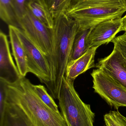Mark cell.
<instances>
[{
  "label": "cell",
  "instance_id": "6da1fadb",
  "mask_svg": "<svg viewBox=\"0 0 126 126\" xmlns=\"http://www.w3.org/2000/svg\"><path fill=\"white\" fill-rule=\"evenodd\" d=\"M78 29L77 22L66 13H61L54 18V52L48 60L51 79L46 86L54 99H58L74 38Z\"/></svg>",
  "mask_w": 126,
  "mask_h": 126
},
{
  "label": "cell",
  "instance_id": "7a4b0ae2",
  "mask_svg": "<svg viewBox=\"0 0 126 126\" xmlns=\"http://www.w3.org/2000/svg\"><path fill=\"white\" fill-rule=\"evenodd\" d=\"M7 101L19 107L33 126H67L61 113L47 106L35 92L33 84L21 76L14 83L7 84Z\"/></svg>",
  "mask_w": 126,
  "mask_h": 126
},
{
  "label": "cell",
  "instance_id": "3957f363",
  "mask_svg": "<svg viewBox=\"0 0 126 126\" xmlns=\"http://www.w3.org/2000/svg\"><path fill=\"white\" fill-rule=\"evenodd\" d=\"M126 0H73L66 14L76 21L79 29L87 30L108 20L121 18Z\"/></svg>",
  "mask_w": 126,
  "mask_h": 126
},
{
  "label": "cell",
  "instance_id": "277c9868",
  "mask_svg": "<svg viewBox=\"0 0 126 126\" xmlns=\"http://www.w3.org/2000/svg\"><path fill=\"white\" fill-rule=\"evenodd\" d=\"M74 81L63 78L58 99L61 113L67 126H94L95 114L81 99Z\"/></svg>",
  "mask_w": 126,
  "mask_h": 126
},
{
  "label": "cell",
  "instance_id": "5b68a950",
  "mask_svg": "<svg viewBox=\"0 0 126 126\" xmlns=\"http://www.w3.org/2000/svg\"><path fill=\"white\" fill-rule=\"evenodd\" d=\"M19 23L20 29L24 32L48 61L54 52L53 29L49 28L37 19L27 7Z\"/></svg>",
  "mask_w": 126,
  "mask_h": 126
},
{
  "label": "cell",
  "instance_id": "8992f818",
  "mask_svg": "<svg viewBox=\"0 0 126 126\" xmlns=\"http://www.w3.org/2000/svg\"><path fill=\"white\" fill-rule=\"evenodd\" d=\"M92 88L109 105L118 110L126 107V88L102 69L93 70Z\"/></svg>",
  "mask_w": 126,
  "mask_h": 126
},
{
  "label": "cell",
  "instance_id": "52a82bcc",
  "mask_svg": "<svg viewBox=\"0 0 126 126\" xmlns=\"http://www.w3.org/2000/svg\"><path fill=\"white\" fill-rule=\"evenodd\" d=\"M15 28L26 52L28 72L34 74L41 82L47 86L51 79L50 67L47 58L22 30L15 27Z\"/></svg>",
  "mask_w": 126,
  "mask_h": 126
},
{
  "label": "cell",
  "instance_id": "ba28073f",
  "mask_svg": "<svg viewBox=\"0 0 126 126\" xmlns=\"http://www.w3.org/2000/svg\"><path fill=\"white\" fill-rule=\"evenodd\" d=\"M122 18L101 22L90 29L87 37L90 48L108 44L115 38L116 35L122 31Z\"/></svg>",
  "mask_w": 126,
  "mask_h": 126
},
{
  "label": "cell",
  "instance_id": "9c48e42d",
  "mask_svg": "<svg viewBox=\"0 0 126 126\" xmlns=\"http://www.w3.org/2000/svg\"><path fill=\"white\" fill-rule=\"evenodd\" d=\"M95 67L106 71L126 88V58L116 46L109 55L98 60Z\"/></svg>",
  "mask_w": 126,
  "mask_h": 126
},
{
  "label": "cell",
  "instance_id": "30bf717a",
  "mask_svg": "<svg viewBox=\"0 0 126 126\" xmlns=\"http://www.w3.org/2000/svg\"><path fill=\"white\" fill-rule=\"evenodd\" d=\"M17 66L13 62L7 36L0 32V79L8 84L18 81L21 77Z\"/></svg>",
  "mask_w": 126,
  "mask_h": 126
},
{
  "label": "cell",
  "instance_id": "8fae6325",
  "mask_svg": "<svg viewBox=\"0 0 126 126\" xmlns=\"http://www.w3.org/2000/svg\"><path fill=\"white\" fill-rule=\"evenodd\" d=\"M98 47L90 48L83 55L74 62L67 64L65 76L68 80L74 81L81 74L96 67L95 56Z\"/></svg>",
  "mask_w": 126,
  "mask_h": 126
},
{
  "label": "cell",
  "instance_id": "7c38bea8",
  "mask_svg": "<svg viewBox=\"0 0 126 126\" xmlns=\"http://www.w3.org/2000/svg\"><path fill=\"white\" fill-rule=\"evenodd\" d=\"M9 31L13 55L21 76L25 77L28 72L25 50L16 31L15 27L9 26Z\"/></svg>",
  "mask_w": 126,
  "mask_h": 126
},
{
  "label": "cell",
  "instance_id": "4fadbf2b",
  "mask_svg": "<svg viewBox=\"0 0 126 126\" xmlns=\"http://www.w3.org/2000/svg\"><path fill=\"white\" fill-rule=\"evenodd\" d=\"M0 126H33L23 112L7 102L2 125Z\"/></svg>",
  "mask_w": 126,
  "mask_h": 126
},
{
  "label": "cell",
  "instance_id": "5bb4252c",
  "mask_svg": "<svg viewBox=\"0 0 126 126\" xmlns=\"http://www.w3.org/2000/svg\"><path fill=\"white\" fill-rule=\"evenodd\" d=\"M90 29H78L74 38L68 63L74 62L85 54L90 48L87 43V37Z\"/></svg>",
  "mask_w": 126,
  "mask_h": 126
},
{
  "label": "cell",
  "instance_id": "9a60e30c",
  "mask_svg": "<svg viewBox=\"0 0 126 126\" xmlns=\"http://www.w3.org/2000/svg\"><path fill=\"white\" fill-rule=\"evenodd\" d=\"M26 6L37 19L49 28L53 29L54 18L41 0H29Z\"/></svg>",
  "mask_w": 126,
  "mask_h": 126
},
{
  "label": "cell",
  "instance_id": "2e32d148",
  "mask_svg": "<svg viewBox=\"0 0 126 126\" xmlns=\"http://www.w3.org/2000/svg\"><path fill=\"white\" fill-rule=\"evenodd\" d=\"M0 17L8 26L20 28L13 0H0Z\"/></svg>",
  "mask_w": 126,
  "mask_h": 126
},
{
  "label": "cell",
  "instance_id": "e0dca14e",
  "mask_svg": "<svg viewBox=\"0 0 126 126\" xmlns=\"http://www.w3.org/2000/svg\"><path fill=\"white\" fill-rule=\"evenodd\" d=\"M53 18L66 13L73 0H41Z\"/></svg>",
  "mask_w": 126,
  "mask_h": 126
},
{
  "label": "cell",
  "instance_id": "ac0fdd59",
  "mask_svg": "<svg viewBox=\"0 0 126 126\" xmlns=\"http://www.w3.org/2000/svg\"><path fill=\"white\" fill-rule=\"evenodd\" d=\"M33 88L40 99L49 108L57 112H60L58 107L53 98L47 92L44 86L42 85L33 84Z\"/></svg>",
  "mask_w": 126,
  "mask_h": 126
},
{
  "label": "cell",
  "instance_id": "d6986e66",
  "mask_svg": "<svg viewBox=\"0 0 126 126\" xmlns=\"http://www.w3.org/2000/svg\"><path fill=\"white\" fill-rule=\"evenodd\" d=\"M106 126H126V117L118 111H112L104 115Z\"/></svg>",
  "mask_w": 126,
  "mask_h": 126
},
{
  "label": "cell",
  "instance_id": "ffe728a7",
  "mask_svg": "<svg viewBox=\"0 0 126 126\" xmlns=\"http://www.w3.org/2000/svg\"><path fill=\"white\" fill-rule=\"evenodd\" d=\"M8 83L0 79V126L3 123L7 103V90Z\"/></svg>",
  "mask_w": 126,
  "mask_h": 126
},
{
  "label": "cell",
  "instance_id": "44dd1931",
  "mask_svg": "<svg viewBox=\"0 0 126 126\" xmlns=\"http://www.w3.org/2000/svg\"><path fill=\"white\" fill-rule=\"evenodd\" d=\"M16 12L19 20L25 14L26 4L29 0H13Z\"/></svg>",
  "mask_w": 126,
  "mask_h": 126
},
{
  "label": "cell",
  "instance_id": "7402d4cb",
  "mask_svg": "<svg viewBox=\"0 0 126 126\" xmlns=\"http://www.w3.org/2000/svg\"><path fill=\"white\" fill-rule=\"evenodd\" d=\"M118 48L126 58V38L121 41L118 46Z\"/></svg>",
  "mask_w": 126,
  "mask_h": 126
},
{
  "label": "cell",
  "instance_id": "603a6c76",
  "mask_svg": "<svg viewBox=\"0 0 126 126\" xmlns=\"http://www.w3.org/2000/svg\"><path fill=\"white\" fill-rule=\"evenodd\" d=\"M122 31H125L126 32V15L122 18Z\"/></svg>",
  "mask_w": 126,
  "mask_h": 126
},
{
  "label": "cell",
  "instance_id": "cb8c5ba5",
  "mask_svg": "<svg viewBox=\"0 0 126 126\" xmlns=\"http://www.w3.org/2000/svg\"></svg>",
  "mask_w": 126,
  "mask_h": 126
}]
</instances>
